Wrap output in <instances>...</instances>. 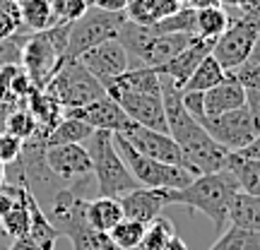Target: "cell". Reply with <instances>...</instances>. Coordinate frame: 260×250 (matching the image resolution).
I'll use <instances>...</instances> for the list:
<instances>
[{"label": "cell", "instance_id": "obj_1", "mask_svg": "<svg viewBox=\"0 0 260 250\" xmlns=\"http://www.w3.org/2000/svg\"><path fill=\"white\" fill-rule=\"evenodd\" d=\"M161 80V101H164V116H167V130L174 137L181 154L186 159V168L195 176L203 173H217L224 171L229 164V154L224 147H219L207 130L203 128V123H198L186 111L183 99H181V89L171 82L169 77L159 75Z\"/></svg>", "mask_w": 260, "mask_h": 250}, {"label": "cell", "instance_id": "obj_2", "mask_svg": "<svg viewBox=\"0 0 260 250\" xmlns=\"http://www.w3.org/2000/svg\"><path fill=\"white\" fill-rule=\"evenodd\" d=\"M106 96H111L133 123L169 135L161 101V80L154 67H130L106 87Z\"/></svg>", "mask_w": 260, "mask_h": 250}, {"label": "cell", "instance_id": "obj_3", "mask_svg": "<svg viewBox=\"0 0 260 250\" xmlns=\"http://www.w3.org/2000/svg\"><path fill=\"white\" fill-rule=\"evenodd\" d=\"M241 193L236 178L224 168L217 173H203L195 176L186 188L171 190V204H186L190 209L203 212L214 224L217 231H224L229 222L234 197Z\"/></svg>", "mask_w": 260, "mask_h": 250}, {"label": "cell", "instance_id": "obj_4", "mask_svg": "<svg viewBox=\"0 0 260 250\" xmlns=\"http://www.w3.org/2000/svg\"><path fill=\"white\" fill-rule=\"evenodd\" d=\"M68 34H70V24H56L46 31H37V34L24 39L22 53H19V65L31 80L34 89H46L51 77L63 65Z\"/></svg>", "mask_w": 260, "mask_h": 250}, {"label": "cell", "instance_id": "obj_5", "mask_svg": "<svg viewBox=\"0 0 260 250\" xmlns=\"http://www.w3.org/2000/svg\"><path fill=\"white\" fill-rule=\"evenodd\" d=\"M87 152L92 159V173L96 178V186L102 197H123L125 193L135 190L138 181L133 178L130 168L121 159L118 149L113 145V132L94 130V135L87 139Z\"/></svg>", "mask_w": 260, "mask_h": 250}, {"label": "cell", "instance_id": "obj_6", "mask_svg": "<svg viewBox=\"0 0 260 250\" xmlns=\"http://www.w3.org/2000/svg\"><path fill=\"white\" fill-rule=\"evenodd\" d=\"M229 12V10H226ZM260 34V5L248 10H232L229 27L212 44V58L224 70H236L251 56Z\"/></svg>", "mask_w": 260, "mask_h": 250}, {"label": "cell", "instance_id": "obj_7", "mask_svg": "<svg viewBox=\"0 0 260 250\" xmlns=\"http://www.w3.org/2000/svg\"><path fill=\"white\" fill-rule=\"evenodd\" d=\"M123 22H125V12H106V10H99L89 5V10L84 12L82 17L70 24L63 63L77 60L82 53H87L89 48L99 46L104 41L118 39V31H121Z\"/></svg>", "mask_w": 260, "mask_h": 250}, {"label": "cell", "instance_id": "obj_8", "mask_svg": "<svg viewBox=\"0 0 260 250\" xmlns=\"http://www.w3.org/2000/svg\"><path fill=\"white\" fill-rule=\"evenodd\" d=\"M44 92L48 96H53L63 106V111L80 109V106H87V103L106 96V89L80 60H68L60 65Z\"/></svg>", "mask_w": 260, "mask_h": 250}, {"label": "cell", "instance_id": "obj_9", "mask_svg": "<svg viewBox=\"0 0 260 250\" xmlns=\"http://www.w3.org/2000/svg\"><path fill=\"white\" fill-rule=\"evenodd\" d=\"M113 145L118 149L121 159L125 161V166L130 168L133 178L138 181V186L161 188V190H181V188H186L193 181V173L188 168L161 164V161H154V159L140 154V152H135L130 147L118 132H113Z\"/></svg>", "mask_w": 260, "mask_h": 250}, {"label": "cell", "instance_id": "obj_10", "mask_svg": "<svg viewBox=\"0 0 260 250\" xmlns=\"http://www.w3.org/2000/svg\"><path fill=\"white\" fill-rule=\"evenodd\" d=\"M200 123L207 130V135L226 152H241L260 135V116L248 103L236 109V111L203 118Z\"/></svg>", "mask_w": 260, "mask_h": 250}, {"label": "cell", "instance_id": "obj_11", "mask_svg": "<svg viewBox=\"0 0 260 250\" xmlns=\"http://www.w3.org/2000/svg\"><path fill=\"white\" fill-rule=\"evenodd\" d=\"M46 166L65 188L73 186L80 190L87 178L92 176V159L84 145H51L44 152Z\"/></svg>", "mask_w": 260, "mask_h": 250}, {"label": "cell", "instance_id": "obj_12", "mask_svg": "<svg viewBox=\"0 0 260 250\" xmlns=\"http://www.w3.org/2000/svg\"><path fill=\"white\" fill-rule=\"evenodd\" d=\"M130 147L145 154V157L154 159V161H161V164H171V166H181L186 168V159L181 154V147H178L174 137L167 135V132H159V130L152 128H142L138 123H130L128 130L118 132Z\"/></svg>", "mask_w": 260, "mask_h": 250}, {"label": "cell", "instance_id": "obj_13", "mask_svg": "<svg viewBox=\"0 0 260 250\" xmlns=\"http://www.w3.org/2000/svg\"><path fill=\"white\" fill-rule=\"evenodd\" d=\"M77 60L99 80V84H102L104 89H106L116 77H121L123 73H128L130 67H133V65H130L128 51L123 48V44L118 39H111V41H104L99 46L89 48V51L82 53Z\"/></svg>", "mask_w": 260, "mask_h": 250}, {"label": "cell", "instance_id": "obj_14", "mask_svg": "<svg viewBox=\"0 0 260 250\" xmlns=\"http://www.w3.org/2000/svg\"><path fill=\"white\" fill-rule=\"evenodd\" d=\"M29 193L15 183L0 186V226L8 238H24L29 231Z\"/></svg>", "mask_w": 260, "mask_h": 250}, {"label": "cell", "instance_id": "obj_15", "mask_svg": "<svg viewBox=\"0 0 260 250\" xmlns=\"http://www.w3.org/2000/svg\"><path fill=\"white\" fill-rule=\"evenodd\" d=\"M63 116L77 118V121L87 123L92 130H106V132H123L133 123L111 96H102V99L87 103V106H80V109H68V111H63Z\"/></svg>", "mask_w": 260, "mask_h": 250}, {"label": "cell", "instance_id": "obj_16", "mask_svg": "<svg viewBox=\"0 0 260 250\" xmlns=\"http://www.w3.org/2000/svg\"><path fill=\"white\" fill-rule=\"evenodd\" d=\"M125 219H135L140 224H149L152 219L161 217V212L171 204V190L161 188H135L118 197Z\"/></svg>", "mask_w": 260, "mask_h": 250}, {"label": "cell", "instance_id": "obj_17", "mask_svg": "<svg viewBox=\"0 0 260 250\" xmlns=\"http://www.w3.org/2000/svg\"><path fill=\"white\" fill-rule=\"evenodd\" d=\"M212 44L214 41L193 37L190 39V44H188L178 56H174L171 60H167L164 65H159V67H154V70H157L159 75L169 77L178 89H183V84L188 82V77L193 75L195 67L200 65V60H203L205 56H210V53H212Z\"/></svg>", "mask_w": 260, "mask_h": 250}, {"label": "cell", "instance_id": "obj_18", "mask_svg": "<svg viewBox=\"0 0 260 250\" xmlns=\"http://www.w3.org/2000/svg\"><path fill=\"white\" fill-rule=\"evenodd\" d=\"M203 103H205V118L222 116L226 111H236V109L246 106V89L234 77L232 70H226L222 82L214 84L212 89H207L203 94Z\"/></svg>", "mask_w": 260, "mask_h": 250}, {"label": "cell", "instance_id": "obj_19", "mask_svg": "<svg viewBox=\"0 0 260 250\" xmlns=\"http://www.w3.org/2000/svg\"><path fill=\"white\" fill-rule=\"evenodd\" d=\"M31 92H34V84L19 63L0 67V103L3 106H8L10 111L22 109V106H27V99Z\"/></svg>", "mask_w": 260, "mask_h": 250}, {"label": "cell", "instance_id": "obj_20", "mask_svg": "<svg viewBox=\"0 0 260 250\" xmlns=\"http://www.w3.org/2000/svg\"><path fill=\"white\" fill-rule=\"evenodd\" d=\"M181 8L183 5L178 0H130V5L125 8V19L140 27H154Z\"/></svg>", "mask_w": 260, "mask_h": 250}, {"label": "cell", "instance_id": "obj_21", "mask_svg": "<svg viewBox=\"0 0 260 250\" xmlns=\"http://www.w3.org/2000/svg\"><path fill=\"white\" fill-rule=\"evenodd\" d=\"M125 219L123 214V207L116 197H96V200H87V222L94 231L99 233H109L116 226Z\"/></svg>", "mask_w": 260, "mask_h": 250}, {"label": "cell", "instance_id": "obj_22", "mask_svg": "<svg viewBox=\"0 0 260 250\" xmlns=\"http://www.w3.org/2000/svg\"><path fill=\"white\" fill-rule=\"evenodd\" d=\"M226 171L236 178L241 193L260 197V159H248V157H241V154L232 152Z\"/></svg>", "mask_w": 260, "mask_h": 250}, {"label": "cell", "instance_id": "obj_23", "mask_svg": "<svg viewBox=\"0 0 260 250\" xmlns=\"http://www.w3.org/2000/svg\"><path fill=\"white\" fill-rule=\"evenodd\" d=\"M58 229L51 224V219L46 217V212L41 209V204L34 200V195L29 197V231H27V238L37 243L39 248L44 250H53L56 248V241H58Z\"/></svg>", "mask_w": 260, "mask_h": 250}, {"label": "cell", "instance_id": "obj_24", "mask_svg": "<svg viewBox=\"0 0 260 250\" xmlns=\"http://www.w3.org/2000/svg\"><path fill=\"white\" fill-rule=\"evenodd\" d=\"M19 22H22V29H27L31 34L56 27L51 0H22L19 3Z\"/></svg>", "mask_w": 260, "mask_h": 250}, {"label": "cell", "instance_id": "obj_25", "mask_svg": "<svg viewBox=\"0 0 260 250\" xmlns=\"http://www.w3.org/2000/svg\"><path fill=\"white\" fill-rule=\"evenodd\" d=\"M229 222H232V226L260 233V197L239 193L234 197L232 212H229Z\"/></svg>", "mask_w": 260, "mask_h": 250}, {"label": "cell", "instance_id": "obj_26", "mask_svg": "<svg viewBox=\"0 0 260 250\" xmlns=\"http://www.w3.org/2000/svg\"><path fill=\"white\" fill-rule=\"evenodd\" d=\"M92 135H94V130L89 128L87 123L63 116V118L58 121L56 128L44 137V145H46V147H51V145H84Z\"/></svg>", "mask_w": 260, "mask_h": 250}, {"label": "cell", "instance_id": "obj_27", "mask_svg": "<svg viewBox=\"0 0 260 250\" xmlns=\"http://www.w3.org/2000/svg\"><path fill=\"white\" fill-rule=\"evenodd\" d=\"M224 75H226V70H224L222 65L212 58V53H210V56H205L203 60H200V65L193 70V75L188 77V82L183 84V89H181V92H200V94H205L207 89H212L214 84L222 82Z\"/></svg>", "mask_w": 260, "mask_h": 250}, {"label": "cell", "instance_id": "obj_28", "mask_svg": "<svg viewBox=\"0 0 260 250\" xmlns=\"http://www.w3.org/2000/svg\"><path fill=\"white\" fill-rule=\"evenodd\" d=\"M229 27V12L224 8H205L195 10V37L214 41Z\"/></svg>", "mask_w": 260, "mask_h": 250}, {"label": "cell", "instance_id": "obj_29", "mask_svg": "<svg viewBox=\"0 0 260 250\" xmlns=\"http://www.w3.org/2000/svg\"><path fill=\"white\" fill-rule=\"evenodd\" d=\"M176 236V226L167 217H157L145 226V236L138 250H164L167 243Z\"/></svg>", "mask_w": 260, "mask_h": 250}, {"label": "cell", "instance_id": "obj_30", "mask_svg": "<svg viewBox=\"0 0 260 250\" xmlns=\"http://www.w3.org/2000/svg\"><path fill=\"white\" fill-rule=\"evenodd\" d=\"M145 226L147 224H140L135 219H123L109 231V238L118 250H138L145 236Z\"/></svg>", "mask_w": 260, "mask_h": 250}, {"label": "cell", "instance_id": "obj_31", "mask_svg": "<svg viewBox=\"0 0 260 250\" xmlns=\"http://www.w3.org/2000/svg\"><path fill=\"white\" fill-rule=\"evenodd\" d=\"M210 250H260V233L232 226L217 238V243Z\"/></svg>", "mask_w": 260, "mask_h": 250}, {"label": "cell", "instance_id": "obj_32", "mask_svg": "<svg viewBox=\"0 0 260 250\" xmlns=\"http://www.w3.org/2000/svg\"><path fill=\"white\" fill-rule=\"evenodd\" d=\"M37 121H34V116L29 113V109H12L8 113V118H5V125H3V132H8V135H15L19 137L22 142H27L37 135Z\"/></svg>", "mask_w": 260, "mask_h": 250}, {"label": "cell", "instance_id": "obj_33", "mask_svg": "<svg viewBox=\"0 0 260 250\" xmlns=\"http://www.w3.org/2000/svg\"><path fill=\"white\" fill-rule=\"evenodd\" d=\"M152 31L154 34H195V10L183 5L178 12L157 22Z\"/></svg>", "mask_w": 260, "mask_h": 250}, {"label": "cell", "instance_id": "obj_34", "mask_svg": "<svg viewBox=\"0 0 260 250\" xmlns=\"http://www.w3.org/2000/svg\"><path fill=\"white\" fill-rule=\"evenodd\" d=\"M234 77L241 82V87L246 89V103L251 106L253 111L258 113V101H260V65L243 63L236 70H232Z\"/></svg>", "mask_w": 260, "mask_h": 250}, {"label": "cell", "instance_id": "obj_35", "mask_svg": "<svg viewBox=\"0 0 260 250\" xmlns=\"http://www.w3.org/2000/svg\"><path fill=\"white\" fill-rule=\"evenodd\" d=\"M56 24H73L89 10V0H51Z\"/></svg>", "mask_w": 260, "mask_h": 250}, {"label": "cell", "instance_id": "obj_36", "mask_svg": "<svg viewBox=\"0 0 260 250\" xmlns=\"http://www.w3.org/2000/svg\"><path fill=\"white\" fill-rule=\"evenodd\" d=\"M22 147H24V142L15 135H8V132H0V164L3 166H10V164H15L22 154Z\"/></svg>", "mask_w": 260, "mask_h": 250}, {"label": "cell", "instance_id": "obj_37", "mask_svg": "<svg viewBox=\"0 0 260 250\" xmlns=\"http://www.w3.org/2000/svg\"><path fill=\"white\" fill-rule=\"evenodd\" d=\"M24 39L27 37H22V31H19V34H15V37L3 39V41H0V67L12 65V63H19V53H22V44H24Z\"/></svg>", "mask_w": 260, "mask_h": 250}, {"label": "cell", "instance_id": "obj_38", "mask_svg": "<svg viewBox=\"0 0 260 250\" xmlns=\"http://www.w3.org/2000/svg\"><path fill=\"white\" fill-rule=\"evenodd\" d=\"M181 99H183V106L186 111L193 116L195 121L200 123L205 118V103H203V94L200 92H181Z\"/></svg>", "mask_w": 260, "mask_h": 250}, {"label": "cell", "instance_id": "obj_39", "mask_svg": "<svg viewBox=\"0 0 260 250\" xmlns=\"http://www.w3.org/2000/svg\"><path fill=\"white\" fill-rule=\"evenodd\" d=\"M19 31H24V29H22V24H19L17 19H12L10 15H5V12H0V41L15 37Z\"/></svg>", "mask_w": 260, "mask_h": 250}, {"label": "cell", "instance_id": "obj_40", "mask_svg": "<svg viewBox=\"0 0 260 250\" xmlns=\"http://www.w3.org/2000/svg\"><path fill=\"white\" fill-rule=\"evenodd\" d=\"M89 5L99 10H106V12H125L130 0H89Z\"/></svg>", "mask_w": 260, "mask_h": 250}, {"label": "cell", "instance_id": "obj_41", "mask_svg": "<svg viewBox=\"0 0 260 250\" xmlns=\"http://www.w3.org/2000/svg\"><path fill=\"white\" fill-rule=\"evenodd\" d=\"M8 250H44V248H39L31 238H27V236H24V238H15V241H12V245H10Z\"/></svg>", "mask_w": 260, "mask_h": 250}, {"label": "cell", "instance_id": "obj_42", "mask_svg": "<svg viewBox=\"0 0 260 250\" xmlns=\"http://www.w3.org/2000/svg\"><path fill=\"white\" fill-rule=\"evenodd\" d=\"M236 154H241V157H248V159H260V135L253 139L248 147L241 149V152H236Z\"/></svg>", "mask_w": 260, "mask_h": 250}, {"label": "cell", "instance_id": "obj_43", "mask_svg": "<svg viewBox=\"0 0 260 250\" xmlns=\"http://www.w3.org/2000/svg\"><path fill=\"white\" fill-rule=\"evenodd\" d=\"M188 8L193 10H205V8H222L219 0H186Z\"/></svg>", "mask_w": 260, "mask_h": 250}, {"label": "cell", "instance_id": "obj_44", "mask_svg": "<svg viewBox=\"0 0 260 250\" xmlns=\"http://www.w3.org/2000/svg\"><path fill=\"white\" fill-rule=\"evenodd\" d=\"M164 250H188V245H186V241H183V238L176 233V236L167 243V248H164Z\"/></svg>", "mask_w": 260, "mask_h": 250}, {"label": "cell", "instance_id": "obj_45", "mask_svg": "<svg viewBox=\"0 0 260 250\" xmlns=\"http://www.w3.org/2000/svg\"><path fill=\"white\" fill-rule=\"evenodd\" d=\"M3 183H5V166L0 164V186H3Z\"/></svg>", "mask_w": 260, "mask_h": 250}, {"label": "cell", "instance_id": "obj_46", "mask_svg": "<svg viewBox=\"0 0 260 250\" xmlns=\"http://www.w3.org/2000/svg\"><path fill=\"white\" fill-rule=\"evenodd\" d=\"M8 3H15V5H19V3H22V0H8Z\"/></svg>", "mask_w": 260, "mask_h": 250}, {"label": "cell", "instance_id": "obj_47", "mask_svg": "<svg viewBox=\"0 0 260 250\" xmlns=\"http://www.w3.org/2000/svg\"><path fill=\"white\" fill-rule=\"evenodd\" d=\"M178 3H181V5H186V0H178Z\"/></svg>", "mask_w": 260, "mask_h": 250}, {"label": "cell", "instance_id": "obj_48", "mask_svg": "<svg viewBox=\"0 0 260 250\" xmlns=\"http://www.w3.org/2000/svg\"><path fill=\"white\" fill-rule=\"evenodd\" d=\"M258 116H260V101H258Z\"/></svg>", "mask_w": 260, "mask_h": 250}]
</instances>
